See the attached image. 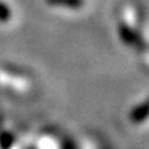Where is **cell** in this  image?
Returning <instances> with one entry per match:
<instances>
[{"label": "cell", "instance_id": "cell-1", "mask_svg": "<svg viewBox=\"0 0 149 149\" xmlns=\"http://www.w3.org/2000/svg\"><path fill=\"white\" fill-rule=\"evenodd\" d=\"M117 32H119L120 41H122L125 45H129V47L138 48V49L145 48V42H143V39L141 38V35H139L133 28H130L129 25L120 22L119 26H117Z\"/></svg>", "mask_w": 149, "mask_h": 149}, {"label": "cell", "instance_id": "cell-2", "mask_svg": "<svg viewBox=\"0 0 149 149\" xmlns=\"http://www.w3.org/2000/svg\"><path fill=\"white\" fill-rule=\"evenodd\" d=\"M148 117V103L143 101L142 104H138L130 111V120L133 123H142Z\"/></svg>", "mask_w": 149, "mask_h": 149}, {"label": "cell", "instance_id": "cell-3", "mask_svg": "<svg viewBox=\"0 0 149 149\" xmlns=\"http://www.w3.org/2000/svg\"><path fill=\"white\" fill-rule=\"evenodd\" d=\"M49 6H58L65 9H81L84 6V0H45Z\"/></svg>", "mask_w": 149, "mask_h": 149}, {"label": "cell", "instance_id": "cell-4", "mask_svg": "<svg viewBox=\"0 0 149 149\" xmlns=\"http://www.w3.org/2000/svg\"><path fill=\"white\" fill-rule=\"evenodd\" d=\"M10 19H12V9H10L4 1L0 0V22L6 23V22H9Z\"/></svg>", "mask_w": 149, "mask_h": 149}, {"label": "cell", "instance_id": "cell-5", "mask_svg": "<svg viewBox=\"0 0 149 149\" xmlns=\"http://www.w3.org/2000/svg\"><path fill=\"white\" fill-rule=\"evenodd\" d=\"M13 136L10 135V133H7V132H3L1 133V136H0V143H1V148L3 149H7L10 148L12 145H13Z\"/></svg>", "mask_w": 149, "mask_h": 149}, {"label": "cell", "instance_id": "cell-6", "mask_svg": "<svg viewBox=\"0 0 149 149\" xmlns=\"http://www.w3.org/2000/svg\"><path fill=\"white\" fill-rule=\"evenodd\" d=\"M62 149H77V146H75V143L71 139H67L64 142V145H62Z\"/></svg>", "mask_w": 149, "mask_h": 149}]
</instances>
